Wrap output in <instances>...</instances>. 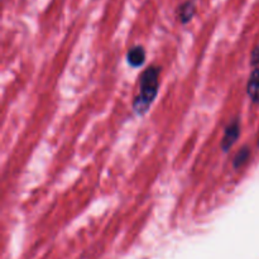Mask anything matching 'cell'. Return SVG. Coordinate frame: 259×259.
<instances>
[{
    "label": "cell",
    "instance_id": "1",
    "mask_svg": "<svg viewBox=\"0 0 259 259\" xmlns=\"http://www.w3.org/2000/svg\"><path fill=\"white\" fill-rule=\"evenodd\" d=\"M159 72H161V68L157 66H151L142 73L141 90L136 96V100L133 101V109L138 114H144L148 111L149 106L156 99L159 86Z\"/></svg>",
    "mask_w": 259,
    "mask_h": 259
},
{
    "label": "cell",
    "instance_id": "2",
    "mask_svg": "<svg viewBox=\"0 0 259 259\" xmlns=\"http://www.w3.org/2000/svg\"><path fill=\"white\" fill-rule=\"evenodd\" d=\"M240 134V124L239 120H233L229 125L225 128L224 136H223L222 141V149L224 152H229L230 148L234 146V143L237 142V139L239 138Z\"/></svg>",
    "mask_w": 259,
    "mask_h": 259
},
{
    "label": "cell",
    "instance_id": "3",
    "mask_svg": "<svg viewBox=\"0 0 259 259\" xmlns=\"http://www.w3.org/2000/svg\"><path fill=\"white\" fill-rule=\"evenodd\" d=\"M195 13H196V4L194 0H187V2L182 3L177 10V15L182 24H187L194 18Z\"/></svg>",
    "mask_w": 259,
    "mask_h": 259
},
{
    "label": "cell",
    "instance_id": "4",
    "mask_svg": "<svg viewBox=\"0 0 259 259\" xmlns=\"http://www.w3.org/2000/svg\"><path fill=\"white\" fill-rule=\"evenodd\" d=\"M126 58H128L129 65L133 67H139L144 63V58H146V51L142 46H134L126 53Z\"/></svg>",
    "mask_w": 259,
    "mask_h": 259
},
{
    "label": "cell",
    "instance_id": "5",
    "mask_svg": "<svg viewBox=\"0 0 259 259\" xmlns=\"http://www.w3.org/2000/svg\"><path fill=\"white\" fill-rule=\"evenodd\" d=\"M247 91L253 103L259 104V68H255V70L250 73Z\"/></svg>",
    "mask_w": 259,
    "mask_h": 259
},
{
    "label": "cell",
    "instance_id": "6",
    "mask_svg": "<svg viewBox=\"0 0 259 259\" xmlns=\"http://www.w3.org/2000/svg\"><path fill=\"white\" fill-rule=\"evenodd\" d=\"M249 156H250V151L248 147H244V148L240 149V151L237 153V156H235L234 162H233V166H234V168L238 169V168H240L243 164L247 163Z\"/></svg>",
    "mask_w": 259,
    "mask_h": 259
},
{
    "label": "cell",
    "instance_id": "7",
    "mask_svg": "<svg viewBox=\"0 0 259 259\" xmlns=\"http://www.w3.org/2000/svg\"><path fill=\"white\" fill-rule=\"evenodd\" d=\"M259 63V47H255L252 52V65Z\"/></svg>",
    "mask_w": 259,
    "mask_h": 259
},
{
    "label": "cell",
    "instance_id": "8",
    "mask_svg": "<svg viewBox=\"0 0 259 259\" xmlns=\"http://www.w3.org/2000/svg\"><path fill=\"white\" fill-rule=\"evenodd\" d=\"M258 144H259V141H258Z\"/></svg>",
    "mask_w": 259,
    "mask_h": 259
}]
</instances>
